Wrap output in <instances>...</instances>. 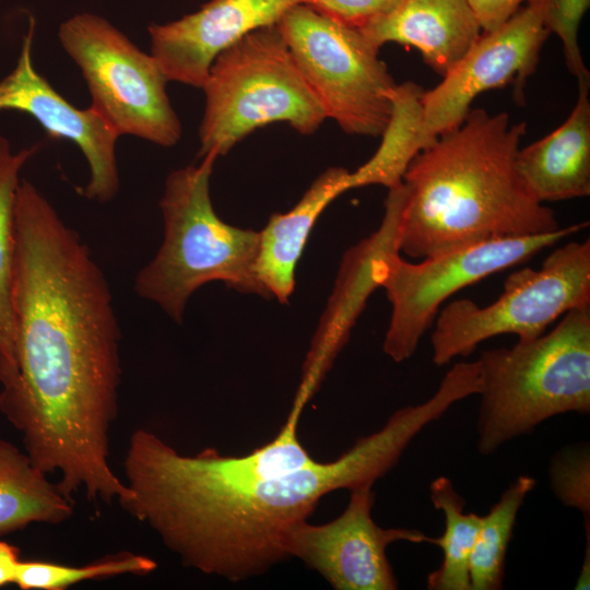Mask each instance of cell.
I'll use <instances>...</instances> for the list:
<instances>
[{"mask_svg": "<svg viewBox=\"0 0 590 590\" xmlns=\"http://www.w3.org/2000/svg\"><path fill=\"white\" fill-rule=\"evenodd\" d=\"M12 306L17 371L0 411L24 450L74 502L113 504L130 492L109 463L118 416L121 332L109 284L88 247L22 179L14 214Z\"/></svg>", "mask_w": 590, "mask_h": 590, "instance_id": "cell-1", "label": "cell"}, {"mask_svg": "<svg viewBox=\"0 0 590 590\" xmlns=\"http://www.w3.org/2000/svg\"><path fill=\"white\" fill-rule=\"evenodd\" d=\"M303 410L293 403L279 434L243 456L214 448L185 455L135 429L122 463L130 494L121 508L185 567L234 582L267 573L291 558L294 530L322 496L373 486L427 424L418 408L404 406L335 460L320 462L299 441Z\"/></svg>", "mask_w": 590, "mask_h": 590, "instance_id": "cell-2", "label": "cell"}, {"mask_svg": "<svg viewBox=\"0 0 590 590\" xmlns=\"http://www.w3.org/2000/svg\"><path fill=\"white\" fill-rule=\"evenodd\" d=\"M526 122L471 109L420 151L402 177L399 250L428 258L481 241L551 233L560 226L516 166Z\"/></svg>", "mask_w": 590, "mask_h": 590, "instance_id": "cell-3", "label": "cell"}, {"mask_svg": "<svg viewBox=\"0 0 590 590\" xmlns=\"http://www.w3.org/2000/svg\"><path fill=\"white\" fill-rule=\"evenodd\" d=\"M217 156L172 172L160 208L164 238L135 275L137 294L180 323L192 293L212 281L269 298L256 274L259 232L229 225L215 213L210 177Z\"/></svg>", "mask_w": 590, "mask_h": 590, "instance_id": "cell-4", "label": "cell"}, {"mask_svg": "<svg viewBox=\"0 0 590 590\" xmlns=\"http://www.w3.org/2000/svg\"><path fill=\"white\" fill-rule=\"evenodd\" d=\"M482 381L476 432L481 455L567 412H590V305L567 311L556 327L476 359Z\"/></svg>", "mask_w": 590, "mask_h": 590, "instance_id": "cell-5", "label": "cell"}, {"mask_svg": "<svg viewBox=\"0 0 590 590\" xmlns=\"http://www.w3.org/2000/svg\"><path fill=\"white\" fill-rule=\"evenodd\" d=\"M201 88V157L226 155L248 134L273 122L309 135L327 119L278 25L256 30L221 52Z\"/></svg>", "mask_w": 590, "mask_h": 590, "instance_id": "cell-6", "label": "cell"}, {"mask_svg": "<svg viewBox=\"0 0 590 590\" xmlns=\"http://www.w3.org/2000/svg\"><path fill=\"white\" fill-rule=\"evenodd\" d=\"M590 305V240L570 241L550 253L539 269L523 268L508 275L504 292L481 307L462 298L436 316L432 333L437 366L469 356L477 345L499 334L530 341L567 311Z\"/></svg>", "mask_w": 590, "mask_h": 590, "instance_id": "cell-7", "label": "cell"}, {"mask_svg": "<svg viewBox=\"0 0 590 590\" xmlns=\"http://www.w3.org/2000/svg\"><path fill=\"white\" fill-rule=\"evenodd\" d=\"M326 117L346 133L379 137L397 84L359 30L296 4L276 24Z\"/></svg>", "mask_w": 590, "mask_h": 590, "instance_id": "cell-8", "label": "cell"}, {"mask_svg": "<svg viewBox=\"0 0 590 590\" xmlns=\"http://www.w3.org/2000/svg\"><path fill=\"white\" fill-rule=\"evenodd\" d=\"M59 38L82 71L91 107L119 137L135 135L162 146L179 141L181 123L166 93L168 80L152 55L91 13L63 22Z\"/></svg>", "mask_w": 590, "mask_h": 590, "instance_id": "cell-9", "label": "cell"}, {"mask_svg": "<svg viewBox=\"0 0 590 590\" xmlns=\"http://www.w3.org/2000/svg\"><path fill=\"white\" fill-rule=\"evenodd\" d=\"M588 225L589 222H582L545 234L489 239L424 258L418 263L405 261L400 252L390 255L380 282L392 307L384 352L397 363L410 358L448 297L527 261Z\"/></svg>", "mask_w": 590, "mask_h": 590, "instance_id": "cell-10", "label": "cell"}, {"mask_svg": "<svg viewBox=\"0 0 590 590\" xmlns=\"http://www.w3.org/2000/svg\"><path fill=\"white\" fill-rule=\"evenodd\" d=\"M538 0L521 7L499 27L483 32L464 56L422 96L424 133L428 146L459 126L474 98L483 92L511 84L518 102L538 66L548 36Z\"/></svg>", "mask_w": 590, "mask_h": 590, "instance_id": "cell-11", "label": "cell"}, {"mask_svg": "<svg viewBox=\"0 0 590 590\" xmlns=\"http://www.w3.org/2000/svg\"><path fill=\"white\" fill-rule=\"evenodd\" d=\"M343 512L323 524L300 523L290 541V556L318 571L335 590H396L388 545L405 541L429 543L413 529L379 527L371 518L373 486L350 491Z\"/></svg>", "mask_w": 590, "mask_h": 590, "instance_id": "cell-12", "label": "cell"}, {"mask_svg": "<svg viewBox=\"0 0 590 590\" xmlns=\"http://www.w3.org/2000/svg\"><path fill=\"white\" fill-rule=\"evenodd\" d=\"M379 227L345 251L319 324L303 365L294 402L305 406L318 390L347 342L369 296L380 287L388 257L399 250L401 213L405 199L402 182L388 189Z\"/></svg>", "mask_w": 590, "mask_h": 590, "instance_id": "cell-13", "label": "cell"}, {"mask_svg": "<svg viewBox=\"0 0 590 590\" xmlns=\"http://www.w3.org/2000/svg\"><path fill=\"white\" fill-rule=\"evenodd\" d=\"M33 34L32 19L16 66L0 82V110L26 113L48 135L74 142L90 166V180L82 194L88 200L108 202L119 190L115 153L119 135L92 107L72 106L36 72L32 61Z\"/></svg>", "mask_w": 590, "mask_h": 590, "instance_id": "cell-14", "label": "cell"}, {"mask_svg": "<svg viewBox=\"0 0 590 590\" xmlns=\"http://www.w3.org/2000/svg\"><path fill=\"white\" fill-rule=\"evenodd\" d=\"M300 0H210L166 24H151V55L168 81L202 87L215 58L249 33L276 25Z\"/></svg>", "mask_w": 590, "mask_h": 590, "instance_id": "cell-15", "label": "cell"}, {"mask_svg": "<svg viewBox=\"0 0 590 590\" xmlns=\"http://www.w3.org/2000/svg\"><path fill=\"white\" fill-rule=\"evenodd\" d=\"M361 32L377 48L387 43L414 47L441 76L483 33L468 0H402Z\"/></svg>", "mask_w": 590, "mask_h": 590, "instance_id": "cell-16", "label": "cell"}, {"mask_svg": "<svg viewBox=\"0 0 590 590\" xmlns=\"http://www.w3.org/2000/svg\"><path fill=\"white\" fill-rule=\"evenodd\" d=\"M590 81L578 82L567 119L546 137L519 149L517 170L540 203L590 194Z\"/></svg>", "mask_w": 590, "mask_h": 590, "instance_id": "cell-17", "label": "cell"}, {"mask_svg": "<svg viewBox=\"0 0 590 590\" xmlns=\"http://www.w3.org/2000/svg\"><path fill=\"white\" fill-rule=\"evenodd\" d=\"M350 172L330 167L320 174L286 213L272 214L259 232L256 274L269 298L287 304L295 287V271L308 236L324 209L350 190Z\"/></svg>", "mask_w": 590, "mask_h": 590, "instance_id": "cell-18", "label": "cell"}, {"mask_svg": "<svg viewBox=\"0 0 590 590\" xmlns=\"http://www.w3.org/2000/svg\"><path fill=\"white\" fill-rule=\"evenodd\" d=\"M26 455L0 438V535L32 523L61 524L73 515L66 497Z\"/></svg>", "mask_w": 590, "mask_h": 590, "instance_id": "cell-19", "label": "cell"}, {"mask_svg": "<svg viewBox=\"0 0 590 590\" xmlns=\"http://www.w3.org/2000/svg\"><path fill=\"white\" fill-rule=\"evenodd\" d=\"M423 93V87L414 82L394 85L390 93V117L380 134L381 143L366 163L350 172V190L370 185L390 189L402 182L410 162L428 146L424 133Z\"/></svg>", "mask_w": 590, "mask_h": 590, "instance_id": "cell-20", "label": "cell"}, {"mask_svg": "<svg viewBox=\"0 0 590 590\" xmlns=\"http://www.w3.org/2000/svg\"><path fill=\"white\" fill-rule=\"evenodd\" d=\"M37 145L13 152L0 137V385L16 375L15 328L12 306L15 234L14 214L20 172Z\"/></svg>", "mask_w": 590, "mask_h": 590, "instance_id": "cell-21", "label": "cell"}, {"mask_svg": "<svg viewBox=\"0 0 590 590\" xmlns=\"http://www.w3.org/2000/svg\"><path fill=\"white\" fill-rule=\"evenodd\" d=\"M429 491L434 507L444 514L445 531L429 541L441 548L442 562L427 576V588L471 590L469 563L482 516L464 512L465 502L447 476L435 479Z\"/></svg>", "mask_w": 590, "mask_h": 590, "instance_id": "cell-22", "label": "cell"}, {"mask_svg": "<svg viewBox=\"0 0 590 590\" xmlns=\"http://www.w3.org/2000/svg\"><path fill=\"white\" fill-rule=\"evenodd\" d=\"M536 481L519 475L504 491L487 515L482 516L469 563L471 590L503 588L505 559L519 509Z\"/></svg>", "mask_w": 590, "mask_h": 590, "instance_id": "cell-23", "label": "cell"}, {"mask_svg": "<svg viewBox=\"0 0 590 590\" xmlns=\"http://www.w3.org/2000/svg\"><path fill=\"white\" fill-rule=\"evenodd\" d=\"M156 567V562L151 557L129 551L108 554L82 566L21 560L14 585L21 590H66L86 580L123 575L146 576Z\"/></svg>", "mask_w": 590, "mask_h": 590, "instance_id": "cell-24", "label": "cell"}, {"mask_svg": "<svg viewBox=\"0 0 590 590\" xmlns=\"http://www.w3.org/2000/svg\"><path fill=\"white\" fill-rule=\"evenodd\" d=\"M550 483L556 497L567 507L578 509L590 520L589 447H569L557 453L550 465Z\"/></svg>", "mask_w": 590, "mask_h": 590, "instance_id": "cell-25", "label": "cell"}, {"mask_svg": "<svg viewBox=\"0 0 590 590\" xmlns=\"http://www.w3.org/2000/svg\"><path fill=\"white\" fill-rule=\"evenodd\" d=\"M538 2L544 27L562 40L568 70L578 82L590 81V73L578 44L579 26L590 7V0H538Z\"/></svg>", "mask_w": 590, "mask_h": 590, "instance_id": "cell-26", "label": "cell"}, {"mask_svg": "<svg viewBox=\"0 0 590 590\" xmlns=\"http://www.w3.org/2000/svg\"><path fill=\"white\" fill-rule=\"evenodd\" d=\"M402 0H300L317 12L359 31L390 14Z\"/></svg>", "mask_w": 590, "mask_h": 590, "instance_id": "cell-27", "label": "cell"}, {"mask_svg": "<svg viewBox=\"0 0 590 590\" xmlns=\"http://www.w3.org/2000/svg\"><path fill=\"white\" fill-rule=\"evenodd\" d=\"M482 32H491L508 21L523 3L532 0H468Z\"/></svg>", "mask_w": 590, "mask_h": 590, "instance_id": "cell-28", "label": "cell"}, {"mask_svg": "<svg viewBox=\"0 0 590 590\" xmlns=\"http://www.w3.org/2000/svg\"><path fill=\"white\" fill-rule=\"evenodd\" d=\"M20 562V548L0 540V587L14 583Z\"/></svg>", "mask_w": 590, "mask_h": 590, "instance_id": "cell-29", "label": "cell"}, {"mask_svg": "<svg viewBox=\"0 0 590 590\" xmlns=\"http://www.w3.org/2000/svg\"><path fill=\"white\" fill-rule=\"evenodd\" d=\"M587 545L585 558L575 589H589L590 587V520H585Z\"/></svg>", "mask_w": 590, "mask_h": 590, "instance_id": "cell-30", "label": "cell"}]
</instances>
